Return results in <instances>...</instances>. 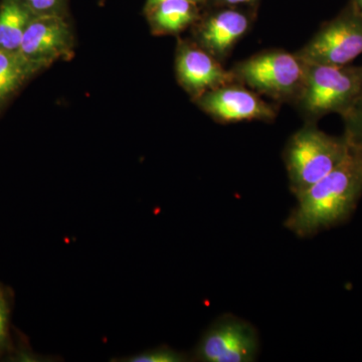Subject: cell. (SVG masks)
Returning a JSON list of instances; mask_svg holds the SVG:
<instances>
[{
  "instance_id": "cell-20",
  "label": "cell",
  "mask_w": 362,
  "mask_h": 362,
  "mask_svg": "<svg viewBox=\"0 0 362 362\" xmlns=\"http://www.w3.org/2000/svg\"><path fill=\"white\" fill-rule=\"evenodd\" d=\"M356 6V8L362 13V0H350Z\"/></svg>"
},
{
  "instance_id": "cell-17",
  "label": "cell",
  "mask_w": 362,
  "mask_h": 362,
  "mask_svg": "<svg viewBox=\"0 0 362 362\" xmlns=\"http://www.w3.org/2000/svg\"><path fill=\"white\" fill-rule=\"evenodd\" d=\"M26 6L37 13H47L57 6L59 0H25Z\"/></svg>"
},
{
  "instance_id": "cell-7",
  "label": "cell",
  "mask_w": 362,
  "mask_h": 362,
  "mask_svg": "<svg viewBox=\"0 0 362 362\" xmlns=\"http://www.w3.org/2000/svg\"><path fill=\"white\" fill-rule=\"evenodd\" d=\"M195 101L202 111L221 124L269 123L278 116L277 104L267 102L258 93L237 82L209 90Z\"/></svg>"
},
{
  "instance_id": "cell-6",
  "label": "cell",
  "mask_w": 362,
  "mask_h": 362,
  "mask_svg": "<svg viewBox=\"0 0 362 362\" xmlns=\"http://www.w3.org/2000/svg\"><path fill=\"white\" fill-rule=\"evenodd\" d=\"M256 329L239 317L216 319L202 335L194 358L202 362H252L259 354Z\"/></svg>"
},
{
  "instance_id": "cell-9",
  "label": "cell",
  "mask_w": 362,
  "mask_h": 362,
  "mask_svg": "<svg viewBox=\"0 0 362 362\" xmlns=\"http://www.w3.org/2000/svg\"><path fill=\"white\" fill-rule=\"evenodd\" d=\"M251 8L218 6L197 26V45L223 63L251 30L255 20Z\"/></svg>"
},
{
  "instance_id": "cell-16",
  "label": "cell",
  "mask_w": 362,
  "mask_h": 362,
  "mask_svg": "<svg viewBox=\"0 0 362 362\" xmlns=\"http://www.w3.org/2000/svg\"><path fill=\"white\" fill-rule=\"evenodd\" d=\"M187 356L182 352L171 349V347L162 346L156 349L146 350L141 354L121 359V361L128 362H183L187 361Z\"/></svg>"
},
{
  "instance_id": "cell-10",
  "label": "cell",
  "mask_w": 362,
  "mask_h": 362,
  "mask_svg": "<svg viewBox=\"0 0 362 362\" xmlns=\"http://www.w3.org/2000/svg\"><path fill=\"white\" fill-rule=\"evenodd\" d=\"M73 49L71 28L56 13H40L30 21L20 47L25 58L45 68L59 59L68 58Z\"/></svg>"
},
{
  "instance_id": "cell-8",
  "label": "cell",
  "mask_w": 362,
  "mask_h": 362,
  "mask_svg": "<svg viewBox=\"0 0 362 362\" xmlns=\"http://www.w3.org/2000/svg\"><path fill=\"white\" fill-rule=\"evenodd\" d=\"M176 78L192 99L204 93L235 82L230 70L201 45L180 42L176 52Z\"/></svg>"
},
{
  "instance_id": "cell-2",
  "label": "cell",
  "mask_w": 362,
  "mask_h": 362,
  "mask_svg": "<svg viewBox=\"0 0 362 362\" xmlns=\"http://www.w3.org/2000/svg\"><path fill=\"white\" fill-rule=\"evenodd\" d=\"M349 151L344 135L337 137L306 122L286 144L284 159L290 189L295 197L304 194L341 163Z\"/></svg>"
},
{
  "instance_id": "cell-14",
  "label": "cell",
  "mask_w": 362,
  "mask_h": 362,
  "mask_svg": "<svg viewBox=\"0 0 362 362\" xmlns=\"http://www.w3.org/2000/svg\"><path fill=\"white\" fill-rule=\"evenodd\" d=\"M13 294L0 283V358L11 351V316Z\"/></svg>"
},
{
  "instance_id": "cell-1",
  "label": "cell",
  "mask_w": 362,
  "mask_h": 362,
  "mask_svg": "<svg viewBox=\"0 0 362 362\" xmlns=\"http://www.w3.org/2000/svg\"><path fill=\"white\" fill-rule=\"evenodd\" d=\"M361 197L362 153L349 145L339 165L296 197L285 226L298 237H312L346 221Z\"/></svg>"
},
{
  "instance_id": "cell-15",
  "label": "cell",
  "mask_w": 362,
  "mask_h": 362,
  "mask_svg": "<svg viewBox=\"0 0 362 362\" xmlns=\"http://www.w3.org/2000/svg\"><path fill=\"white\" fill-rule=\"evenodd\" d=\"M342 119L345 128L343 135L350 147L362 153V96Z\"/></svg>"
},
{
  "instance_id": "cell-12",
  "label": "cell",
  "mask_w": 362,
  "mask_h": 362,
  "mask_svg": "<svg viewBox=\"0 0 362 362\" xmlns=\"http://www.w3.org/2000/svg\"><path fill=\"white\" fill-rule=\"evenodd\" d=\"M42 68L45 66L25 58L20 52L0 49V104Z\"/></svg>"
},
{
  "instance_id": "cell-18",
  "label": "cell",
  "mask_w": 362,
  "mask_h": 362,
  "mask_svg": "<svg viewBox=\"0 0 362 362\" xmlns=\"http://www.w3.org/2000/svg\"><path fill=\"white\" fill-rule=\"evenodd\" d=\"M259 0H214L216 6L254 7L257 8Z\"/></svg>"
},
{
  "instance_id": "cell-13",
  "label": "cell",
  "mask_w": 362,
  "mask_h": 362,
  "mask_svg": "<svg viewBox=\"0 0 362 362\" xmlns=\"http://www.w3.org/2000/svg\"><path fill=\"white\" fill-rule=\"evenodd\" d=\"M20 0H4L0 6V49L18 52L23 35L33 16Z\"/></svg>"
},
{
  "instance_id": "cell-5",
  "label": "cell",
  "mask_w": 362,
  "mask_h": 362,
  "mask_svg": "<svg viewBox=\"0 0 362 362\" xmlns=\"http://www.w3.org/2000/svg\"><path fill=\"white\" fill-rule=\"evenodd\" d=\"M296 52L308 65H350L362 54V13L349 0Z\"/></svg>"
},
{
  "instance_id": "cell-3",
  "label": "cell",
  "mask_w": 362,
  "mask_h": 362,
  "mask_svg": "<svg viewBox=\"0 0 362 362\" xmlns=\"http://www.w3.org/2000/svg\"><path fill=\"white\" fill-rule=\"evenodd\" d=\"M362 96L361 66L308 65L294 106L306 122L329 114L346 115Z\"/></svg>"
},
{
  "instance_id": "cell-19",
  "label": "cell",
  "mask_w": 362,
  "mask_h": 362,
  "mask_svg": "<svg viewBox=\"0 0 362 362\" xmlns=\"http://www.w3.org/2000/svg\"><path fill=\"white\" fill-rule=\"evenodd\" d=\"M163 1V0H147V11L153 8L154 6H157L159 2ZM192 1L197 2L199 4H206V0H192Z\"/></svg>"
},
{
  "instance_id": "cell-11",
  "label": "cell",
  "mask_w": 362,
  "mask_h": 362,
  "mask_svg": "<svg viewBox=\"0 0 362 362\" xmlns=\"http://www.w3.org/2000/svg\"><path fill=\"white\" fill-rule=\"evenodd\" d=\"M201 4L192 0H163L150 9V21L154 33L175 35L201 18Z\"/></svg>"
},
{
  "instance_id": "cell-4",
  "label": "cell",
  "mask_w": 362,
  "mask_h": 362,
  "mask_svg": "<svg viewBox=\"0 0 362 362\" xmlns=\"http://www.w3.org/2000/svg\"><path fill=\"white\" fill-rule=\"evenodd\" d=\"M308 64L281 49L257 52L230 69L235 82L277 103L294 105L306 80Z\"/></svg>"
}]
</instances>
